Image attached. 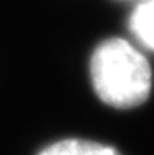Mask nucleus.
I'll use <instances>...</instances> for the list:
<instances>
[{"mask_svg":"<svg viewBox=\"0 0 154 155\" xmlns=\"http://www.w3.org/2000/svg\"><path fill=\"white\" fill-rule=\"evenodd\" d=\"M90 79L96 96L116 109H133L148 101L152 69L148 58L119 36L98 43L90 58Z\"/></svg>","mask_w":154,"mask_h":155,"instance_id":"obj_1","label":"nucleus"},{"mask_svg":"<svg viewBox=\"0 0 154 155\" xmlns=\"http://www.w3.org/2000/svg\"><path fill=\"white\" fill-rule=\"evenodd\" d=\"M38 155H121L116 149L81 139L60 140L43 149Z\"/></svg>","mask_w":154,"mask_h":155,"instance_id":"obj_3","label":"nucleus"},{"mask_svg":"<svg viewBox=\"0 0 154 155\" xmlns=\"http://www.w3.org/2000/svg\"><path fill=\"white\" fill-rule=\"evenodd\" d=\"M128 30L134 43L154 53V0H139L128 17Z\"/></svg>","mask_w":154,"mask_h":155,"instance_id":"obj_2","label":"nucleus"}]
</instances>
